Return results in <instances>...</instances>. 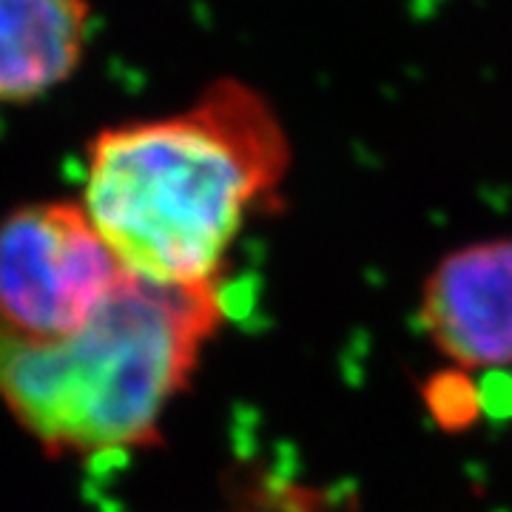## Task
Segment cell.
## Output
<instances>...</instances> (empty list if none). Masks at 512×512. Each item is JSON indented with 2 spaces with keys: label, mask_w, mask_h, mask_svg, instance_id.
Here are the masks:
<instances>
[{
  "label": "cell",
  "mask_w": 512,
  "mask_h": 512,
  "mask_svg": "<svg viewBox=\"0 0 512 512\" xmlns=\"http://www.w3.org/2000/svg\"><path fill=\"white\" fill-rule=\"evenodd\" d=\"M291 160L271 100L220 77L174 114L97 131L80 202L128 274L177 288L222 285L245 222L279 202Z\"/></svg>",
  "instance_id": "cell-1"
},
{
  "label": "cell",
  "mask_w": 512,
  "mask_h": 512,
  "mask_svg": "<svg viewBox=\"0 0 512 512\" xmlns=\"http://www.w3.org/2000/svg\"><path fill=\"white\" fill-rule=\"evenodd\" d=\"M222 322V285L134 274L66 336H29L0 319V404L52 458L146 450Z\"/></svg>",
  "instance_id": "cell-2"
},
{
  "label": "cell",
  "mask_w": 512,
  "mask_h": 512,
  "mask_svg": "<svg viewBox=\"0 0 512 512\" xmlns=\"http://www.w3.org/2000/svg\"><path fill=\"white\" fill-rule=\"evenodd\" d=\"M128 276L83 202H26L0 220V319L29 336H66Z\"/></svg>",
  "instance_id": "cell-3"
},
{
  "label": "cell",
  "mask_w": 512,
  "mask_h": 512,
  "mask_svg": "<svg viewBox=\"0 0 512 512\" xmlns=\"http://www.w3.org/2000/svg\"><path fill=\"white\" fill-rule=\"evenodd\" d=\"M419 322L450 365H512V237L441 256L421 285Z\"/></svg>",
  "instance_id": "cell-4"
},
{
  "label": "cell",
  "mask_w": 512,
  "mask_h": 512,
  "mask_svg": "<svg viewBox=\"0 0 512 512\" xmlns=\"http://www.w3.org/2000/svg\"><path fill=\"white\" fill-rule=\"evenodd\" d=\"M89 0H0V106L63 86L89 43Z\"/></svg>",
  "instance_id": "cell-5"
}]
</instances>
